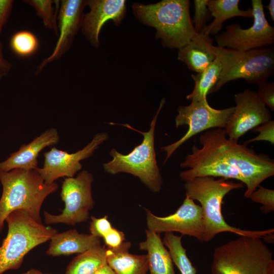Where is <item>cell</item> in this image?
Listing matches in <instances>:
<instances>
[{
  "label": "cell",
  "instance_id": "cell-8",
  "mask_svg": "<svg viewBox=\"0 0 274 274\" xmlns=\"http://www.w3.org/2000/svg\"><path fill=\"white\" fill-rule=\"evenodd\" d=\"M224 62L220 78L208 94L218 91L227 82L243 79L251 84L267 81L274 73V50L255 49L244 52L223 48Z\"/></svg>",
  "mask_w": 274,
  "mask_h": 274
},
{
  "label": "cell",
  "instance_id": "cell-37",
  "mask_svg": "<svg viewBox=\"0 0 274 274\" xmlns=\"http://www.w3.org/2000/svg\"><path fill=\"white\" fill-rule=\"evenodd\" d=\"M267 8L269 10L270 15L272 21H274V1L270 0L269 4L267 6Z\"/></svg>",
  "mask_w": 274,
  "mask_h": 274
},
{
  "label": "cell",
  "instance_id": "cell-9",
  "mask_svg": "<svg viewBox=\"0 0 274 274\" xmlns=\"http://www.w3.org/2000/svg\"><path fill=\"white\" fill-rule=\"evenodd\" d=\"M93 181L92 174L87 170L82 171L76 178H65L60 193L64 208L59 215H52L45 211V223H64L74 226L87 221L90 211L94 205L91 193Z\"/></svg>",
  "mask_w": 274,
  "mask_h": 274
},
{
  "label": "cell",
  "instance_id": "cell-6",
  "mask_svg": "<svg viewBox=\"0 0 274 274\" xmlns=\"http://www.w3.org/2000/svg\"><path fill=\"white\" fill-rule=\"evenodd\" d=\"M5 221L8 231L0 247V274L19 268L31 249L58 233L57 229L37 222L22 210L12 212Z\"/></svg>",
  "mask_w": 274,
  "mask_h": 274
},
{
  "label": "cell",
  "instance_id": "cell-18",
  "mask_svg": "<svg viewBox=\"0 0 274 274\" xmlns=\"http://www.w3.org/2000/svg\"><path fill=\"white\" fill-rule=\"evenodd\" d=\"M213 39L203 32L196 34L187 43L179 49L178 59L188 68L199 73L207 68L216 58L217 47Z\"/></svg>",
  "mask_w": 274,
  "mask_h": 274
},
{
  "label": "cell",
  "instance_id": "cell-23",
  "mask_svg": "<svg viewBox=\"0 0 274 274\" xmlns=\"http://www.w3.org/2000/svg\"><path fill=\"white\" fill-rule=\"evenodd\" d=\"M217 56L214 61L204 71L196 75H192L194 82L192 91L186 96L191 101L207 99L210 90L218 82L224 62L223 48L217 46Z\"/></svg>",
  "mask_w": 274,
  "mask_h": 274
},
{
  "label": "cell",
  "instance_id": "cell-19",
  "mask_svg": "<svg viewBox=\"0 0 274 274\" xmlns=\"http://www.w3.org/2000/svg\"><path fill=\"white\" fill-rule=\"evenodd\" d=\"M101 245L100 238L91 234L80 233L76 229L54 234L50 239L46 254L52 256L80 254Z\"/></svg>",
  "mask_w": 274,
  "mask_h": 274
},
{
  "label": "cell",
  "instance_id": "cell-12",
  "mask_svg": "<svg viewBox=\"0 0 274 274\" xmlns=\"http://www.w3.org/2000/svg\"><path fill=\"white\" fill-rule=\"evenodd\" d=\"M148 229L160 234L178 232L182 235H189L202 242L204 232L201 207L186 196L182 204L172 214L159 217L145 209Z\"/></svg>",
  "mask_w": 274,
  "mask_h": 274
},
{
  "label": "cell",
  "instance_id": "cell-26",
  "mask_svg": "<svg viewBox=\"0 0 274 274\" xmlns=\"http://www.w3.org/2000/svg\"><path fill=\"white\" fill-rule=\"evenodd\" d=\"M23 2L31 6L36 11L44 26L49 30H53L56 35H58L57 28V16L60 2L52 0H24Z\"/></svg>",
  "mask_w": 274,
  "mask_h": 274
},
{
  "label": "cell",
  "instance_id": "cell-38",
  "mask_svg": "<svg viewBox=\"0 0 274 274\" xmlns=\"http://www.w3.org/2000/svg\"><path fill=\"white\" fill-rule=\"evenodd\" d=\"M22 274H43V273L40 270L37 269L31 268L27 270V271L24 272Z\"/></svg>",
  "mask_w": 274,
  "mask_h": 274
},
{
  "label": "cell",
  "instance_id": "cell-33",
  "mask_svg": "<svg viewBox=\"0 0 274 274\" xmlns=\"http://www.w3.org/2000/svg\"><path fill=\"white\" fill-rule=\"evenodd\" d=\"M102 238L108 248L118 247L125 239L124 233L113 227Z\"/></svg>",
  "mask_w": 274,
  "mask_h": 274
},
{
  "label": "cell",
  "instance_id": "cell-21",
  "mask_svg": "<svg viewBox=\"0 0 274 274\" xmlns=\"http://www.w3.org/2000/svg\"><path fill=\"white\" fill-rule=\"evenodd\" d=\"M146 235V239L139 244V248L147 252L150 274H176L172 257L160 234L147 229Z\"/></svg>",
  "mask_w": 274,
  "mask_h": 274
},
{
  "label": "cell",
  "instance_id": "cell-13",
  "mask_svg": "<svg viewBox=\"0 0 274 274\" xmlns=\"http://www.w3.org/2000/svg\"><path fill=\"white\" fill-rule=\"evenodd\" d=\"M107 133L96 134L91 141L81 150L73 153L52 148L44 154L43 167L36 170L45 183L50 185L59 178H72L82 168L80 161L91 157L99 146L108 139Z\"/></svg>",
  "mask_w": 274,
  "mask_h": 274
},
{
  "label": "cell",
  "instance_id": "cell-15",
  "mask_svg": "<svg viewBox=\"0 0 274 274\" xmlns=\"http://www.w3.org/2000/svg\"><path fill=\"white\" fill-rule=\"evenodd\" d=\"M60 4L57 16L59 37L52 53L38 66L37 74L48 63L59 60L70 49L81 28L87 1L62 0Z\"/></svg>",
  "mask_w": 274,
  "mask_h": 274
},
{
  "label": "cell",
  "instance_id": "cell-17",
  "mask_svg": "<svg viewBox=\"0 0 274 274\" xmlns=\"http://www.w3.org/2000/svg\"><path fill=\"white\" fill-rule=\"evenodd\" d=\"M59 136L55 128H49L35 138L27 144L21 146L19 150L10 154L0 162V171L9 172L13 169H36L38 167V157L45 147L55 145Z\"/></svg>",
  "mask_w": 274,
  "mask_h": 274
},
{
  "label": "cell",
  "instance_id": "cell-29",
  "mask_svg": "<svg viewBox=\"0 0 274 274\" xmlns=\"http://www.w3.org/2000/svg\"><path fill=\"white\" fill-rule=\"evenodd\" d=\"M208 0H195L194 14L192 20L194 30L199 34L206 27L207 21L210 14L208 6Z\"/></svg>",
  "mask_w": 274,
  "mask_h": 274
},
{
  "label": "cell",
  "instance_id": "cell-14",
  "mask_svg": "<svg viewBox=\"0 0 274 274\" xmlns=\"http://www.w3.org/2000/svg\"><path fill=\"white\" fill-rule=\"evenodd\" d=\"M236 106L224 128L227 136L238 140L250 130L271 120L266 106L257 92L249 89L234 95Z\"/></svg>",
  "mask_w": 274,
  "mask_h": 274
},
{
  "label": "cell",
  "instance_id": "cell-39",
  "mask_svg": "<svg viewBox=\"0 0 274 274\" xmlns=\"http://www.w3.org/2000/svg\"><path fill=\"white\" fill-rule=\"evenodd\" d=\"M267 274H274V265H273Z\"/></svg>",
  "mask_w": 274,
  "mask_h": 274
},
{
  "label": "cell",
  "instance_id": "cell-2",
  "mask_svg": "<svg viewBox=\"0 0 274 274\" xmlns=\"http://www.w3.org/2000/svg\"><path fill=\"white\" fill-rule=\"evenodd\" d=\"M185 182L186 196L201 204L204 226L202 242H209L217 234L224 232L261 238L274 232L273 228L264 230L242 229L230 225L225 220L221 212L223 200L231 190L244 187L243 183L222 178L216 179L211 176L198 177Z\"/></svg>",
  "mask_w": 274,
  "mask_h": 274
},
{
  "label": "cell",
  "instance_id": "cell-16",
  "mask_svg": "<svg viewBox=\"0 0 274 274\" xmlns=\"http://www.w3.org/2000/svg\"><path fill=\"white\" fill-rule=\"evenodd\" d=\"M126 4L124 0L87 1L90 11L84 15L81 30L92 47L99 46V33L107 21L113 20L116 26L120 24L126 15Z\"/></svg>",
  "mask_w": 274,
  "mask_h": 274
},
{
  "label": "cell",
  "instance_id": "cell-35",
  "mask_svg": "<svg viewBox=\"0 0 274 274\" xmlns=\"http://www.w3.org/2000/svg\"><path fill=\"white\" fill-rule=\"evenodd\" d=\"M12 67L11 63L4 56L3 44L0 41V81L9 74Z\"/></svg>",
  "mask_w": 274,
  "mask_h": 274
},
{
  "label": "cell",
  "instance_id": "cell-5",
  "mask_svg": "<svg viewBox=\"0 0 274 274\" xmlns=\"http://www.w3.org/2000/svg\"><path fill=\"white\" fill-rule=\"evenodd\" d=\"M273 254L261 237L239 236L216 247L212 274H267L274 265Z\"/></svg>",
  "mask_w": 274,
  "mask_h": 274
},
{
  "label": "cell",
  "instance_id": "cell-11",
  "mask_svg": "<svg viewBox=\"0 0 274 274\" xmlns=\"http://www.w3.org/2000/svg\"><path fill=\"white\" fill-rule=\"evenodd\" d=\"M253 24L243 29L238 23L228 25L226 30L216 35L218 47L244 52L271 45L274 43V27L266 20L261 0L251 1Z\"/></svg>",
  "mask_w": 274,
  "mask_h": 274
},
{
  "label": "cell",
  "instance_id": "cell-10",
  "mask_svg": "<svg viewBox=\"0 0 274 274\" xmlns=\"http://www.w3.org/2000/svg\"><path fill=\"white\" fill-rule=\"evenodd\" d=\"M234 108L215 109L209 105L207 99L191 101L187 106H180L175 119L176 127L187 125L188 130L178 141L161 148L166 152L164 164L180 146L194 135L209 129L224 128Z\"/></svg>",
  "mask_w": 274,
  "mask_h": 274
},
{
  "label": "cell",
  "instance_id": "cell-22",
  "mask_svg": "<svg viewBox=\"0 0 274 274\" xmlns=\"http://www.w3.org/2000/svg\"><path fill=\"white\" fill-rule=\"evenodd\" d=\"M239 0H208L209 10L214 19L201 32L209 36L216 35L221 29L224 22L228 19L236 16L253 18L252 9H239Z\"/></svg>",
  "mask_w": 274,
  "mask_h": 274
},
{
  "label": "cell",
  "instance_id": "cell-25",
  "mask_svg": "<svg viewBox=\"0 0 274 274\" xmlns=\"http://www.w3.org/2000/svg\"><path fill=\"white\" fill-rule=\"evenodd\" d=\"M182 235L173 232L165 233L162 242L169 252L173 263L181 274H196V268L193 265L182 243Z\"/></svg>",
  "mask_w": 274,
  "mask_h": 274
},
{
  "label": "cell",
  "instance_id": "cell-34",
  "mask_svg": "<svg viewBox=\"0 0 274 274\" xmlns=\"http://www.w3.org/2000/svg\"><path fill=\"white\" fill-rule=\"evenodd\" d=\"M13 4V0H0V34L9 20Z\"/></svg>",
  "mask_w": 274,
  "mask_h": 274
},
{
  "label": "cell",
  "instance_id": "cell-27",
  "mask_svg": "<svg viewBox=\"0 0 274 274\" xmlns=\"http://www.w3.org/2000/svg\"><path fill=\"white\" fill-rule=\"evenodd\" d=\"M9 45L11 50L16 55L28 57L37 52L40 43L34 33L28 30H21L12 36Z\"/></svg>",
  "mask_w": 274,
  "mask_h": 274
},
{
  "label": "cell",
  "instance_id": "cell-24",
  "mask_svg": "<svg viewBox=\"0 0 274 274\" xmlns=\"http://www.w3.org/2000/svg\"><path fill=\"white\" fill-rule=\"evenodd\" d=\"M107 248L101 245L79 254L67 265L65 274H93L107 264Z\"/></svg>",
  "mask_w": 274,
  "mask_h": 274
},
{
  "label": "cell",
  "instance_id": "cell-40",
  "mask_svg": "<svg viewBox=\"0 0 274 274\" xmlns=\"http://www.w3.org/2000/svg\"><path fill=\"white\" fill-rule=\"evenodd\" d=\"M47 274H48V273H47Z\"/></svg>",
  "mask_w": 274,
  "mask_h": 274
},
{
  "label": "cell",
  "instance_id": "cell-1",
  "mask_svg": "<svg viewBox=\"0 0 274 274\" xmlns=\"http://www.w3.org/2000/svg\"><path fill=\"white\" fill-rule=\"evenodd\" d=\"M199 142L201 147L194 145L180 164L188 168L180 174L184 181L203 176L235 179L246 185L244 196L249 198L263 181L274 175L273 160L228 138L224 128L206 131Z\"/></svg>",
  "mask_w": 274,
  "mask_h": 274
},
{
  "label": "cell",
  "instance_id": "cell-36",
  "mask_svg": "<svg viewBox=\"0 0 274 274\" xmlns=\"http://www.w3.org/2000/svg\"><path fill=\"white\" fill-rule=\"evenodd\" d=\"M93 274H115V273L107 264Z\"/></svg>",
  "mask_w": 274,
  "mask_h": 274
},
{
  "label": "cell",
  "instance_id": "cell-31",
  "mask_svg": "<svg viewBox=\"0 0 274 274\" xmlns=\"http://www.w3.org/2000/svg\"><path fill=\"white\" fill-rule=\"evenodd\" d=\"M252 130L254 131L259 132V134L257 136L245 142L244 144L247 145L250 143L260 141L268 142L272 145L274 144L273 120H270L266 123L259 125Z\"/></svg>",
  "mask_w": 274,
  "mask_h": 274
},
{
  "label": "cell",
  "instance_id": "cell-32",
  "mask_svg": "<svg viewBox=\"0 0 274 274\" xmlns=\"http://www.w3.org/2000/svg\"><path fill=\"white\" fill-rule=\"evenodd\" d=\"M257 95L259 99L267 106L271 110L274 111V83L263 82L259 85Z\"/></svg>",
  "mask_w": 274,
  "mask_h": 274
},
{
  "label": "cell",
  "instance_id": "cell-4",
  "mask_svg": "<svg viewBox=\"0 0 274 274\" xmlns=\"http://www.w3.org/2000/svg\"><path fill=\"white\" fill-rule=\"evenodd\" d=\"M3 192L0 198V232L7 217L12 212L26 211L38 222L42 223L41 207L46 198L58 189L54 182L46 184L36 169H13L0 171Z\"/></svg>",
  "mask_w": 274,
  "mask_h": 274
},
{
  "label": "cell",
  "instance_id": "cell-20",
  "mask_svg": "<svg viewBox=\"0 0 274 274\" xmlns=\"http://www.w3.org/2000/svg\"><path fill=\"white\" fill-rule=\"evenodd\" d=\"M131 243L124 242L118 247L107 248L108 265L115 274H147L149 270L147 255L129 253Z\"/></svg>",
  "mask_w": 274,
  "mask_h": 274
},
{
  "label": "cell",
  "instance_id": "cell-3",
  "mask_svg": "<svg viewBox=\"0 0 274 274\" xmlns=\"http://www.w3.org/2000/svg\"><path fill=\"white\" fill-rule=\"evenodd\" d=\"M132 12L141 23L156 30V39L164 47L180 49L197 33L190 16L189 0H162L145 5L135 3Z\"/></svg>",
  "mask_w": 274,
  "mask_h": 274
},
{
  "label": "cell",
  "instance_id": "cell-28",
  "mask_svg": "<svg viewBox=\"0 0 274 274\" xmlns=\"http://www.w3.org/2000/svg\"><path fill=\"white\" fill-rule=\"evenodd\" d=\"M249 198L260 203V209L265 213L274 211V190L259 186L253 191Z\"/></svg>",
  "mask_w": 274,
  "mask_h": 274
},
{
  "label": "cell",
  "instance_id": "cell-30",
  "mask_svg": "<svg viewBox=\"0 0 274 274\" xmlns=\"http://www.w3.org/2000/svg\"><path fill=\"white\" fill-rule=\"evenodd\" d=\"M89 230L90 234L99 238H103L113 228L107 216L97 218L91 217Z\"/></svg>",
  "mask_w": 274,
  "mask_h": 274
},
{
  "label": "cell",
  "instance_id": "cell-7",
  "mask_svg": "<svg viewBox=\"0 0 274 274\" xmlns=\"http://www.w3.org/2000/svg\"><path fill=\"white\" fill-rule=\"evenodd\" d=\"M165 102V99L162 98L148 131L142 132L128 124L123 125L143 134V140L128 154H122L115 149H112L110 153L112 160L103 164L106 172L112 175L119 173L130 174L138 177L152 191L158 192L160 191L163 181L156 159L154 133L158 115Z\"/></svg>",
  "mask_w": 274,
  "mask_h": 274
}]
</instances>
